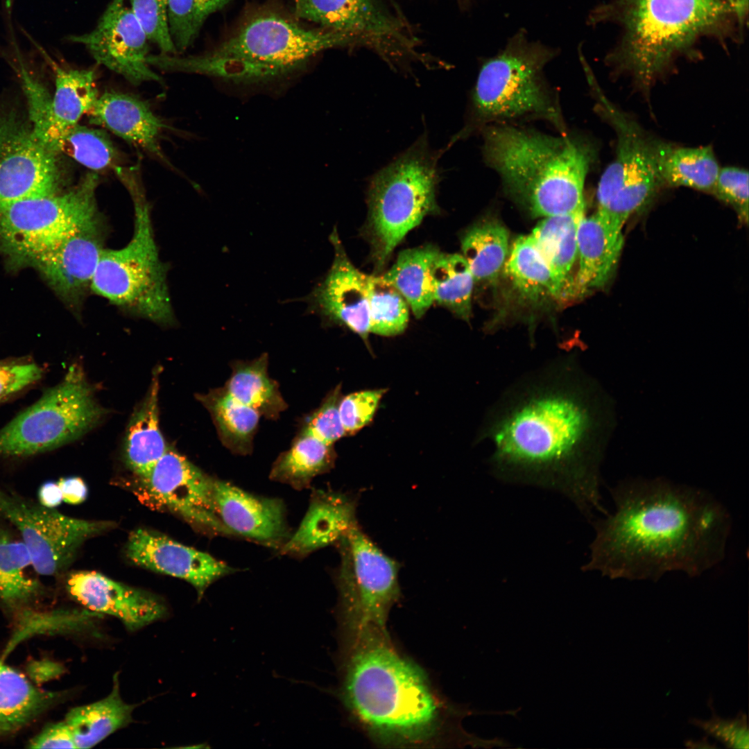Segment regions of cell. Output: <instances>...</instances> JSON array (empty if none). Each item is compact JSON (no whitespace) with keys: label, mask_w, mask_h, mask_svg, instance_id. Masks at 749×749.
<instances>
[{"label":"cell","mask_w":749,"mask_h":749,"mask_svg":"<svg viewBox=\"0 0 749 749\" xmlns=\"http://www.w3.org/2000/svg\"><path fill=\"white\" fill-rule=\"evenodd\" d=\"M577 366L562 358L520 379L490 411L481 438L492 445L499 479L557 490L588 516L608 514L601 503L595 410Z\"/></svg>","instance_id":"obj_1"},{"label":"cell","mask_w":749,"mask_h":749,"mask_svg":"<svg viewBox=\"0 0 749 749\" xmlns=\"http://www.w3.org/2000/svg\"><path fill=\"white\" fill-rule=\"evenodd\" d=\"M610 493L615 510L594 523L584 571L630 580L696 577L725 558L732 517L707 490L658 479L626 481Z\"/></svg>","instance_id":"obj_2"},{"label":"cell","mask_w":749,"mask_h":749,"mask_svg":"<svg viewBox=\"0 0 749 749\" xmlns=\"http://www.w3.org/2000/svg\"><path fill=\"white\" fill-rule=\"evenodd\" d=\"M344 636L340 695L359 726L390 746L437 738L442 706L424 671L397 650L387 630L363 627Z\"/></svg>","instance_id":"obj_3"},{"label":"cell","mask_w":749,"mask_h":749,"mask_svg":"<svg viewBox=\"0 0 749 749\" xmlns=\"http://www.w3.org/2000/svg\"><path fill=\"white\" fill-rule=\"evenodd\" d=\"M733 15L730 5L721 0H606L589 11L587 23L617 28L618 40L605 62L648 95L699 40L728 33Z\"/></svg>","instance_id":"obj_4"},{"label":"cell","mask_w":749,"mask_h":749,"mask_svg":"<svg viewBox=\"0 0 749 749\" xmlns=\"http://www.w3.org/2000/svg\"><path fill=\"white\" fill-rule=\"evenodd\" d=\"M483 157L507 193L533 216L585 212L583 190L597 148L583 135H551L496 123L481 132Z\"/></svg>","instance_id":"obj_5"},{"label":"cell","mask_w":749,"mask_h":749,"mask_svg":"<svg viewBox=\"0 0 749 749\" xmlns=\"http://www.w3.org/2000/svg\"><path fill=\"white\" fill-rule=\"evenodd\" d=\"M560 49L529 37L519 28L479 69L462 129L450 142L466 139L492 124L521 120L548 122L559 134L569 132L558 95L545 69Z\"/></svg>","instance_id":"obj_6"},{"label":"cell","mask_w":749,"mask_h":749,"mask_svg":"<svg viewBox=\"0 0 749 749\" xmlns=\"http://www.w3.org/2000/svg\"><path fill=\"white\" fill-rule=\"evenodd\" d=\"M139 172L138 166H121L115 171L133 203V232L122 248L103 250L90 290L123 311L171 325L174 313L167 267L159 255L150 205Z\"/></svg>","instance_id":"obj_7"},{"label":"cell","mask_w":749,"mask_h":749,"mask_svg":"<svg viewBox=\"0 0 749 749\" xmlns=\"http://www.w3.org/2000/svg\"><path fill=\"white\" fill-rule=\"evenodd\" d=\"M440 154L426 135L374 175L368 189V212L363 234L379 274L404 236L438 211Z\"/></svg>","instance_id":"obj_8"},{"label":"cell","mask_w":749,"mask_h":749,"mask_svg":"<svg viewBox=\"0 0 749 749\" xmlns=\"http://www.w3.org/2000/svg\"><path fill=\"white\" fill-rule=\"evenodd\" d=\"M583 71L596 101V110L610 124L617 137L615 157L599 182L598 211L623 226L663 187L655 161L656 137L609 101L589 66L584 67Z\"/></svg>","instance_id":"obj_9"},{"label":"cell","mask_w":749,"mask_h":749,"mask_svg":"<svg viewBox=\"0 0 749 749\" xmlns=\"http://www.w3.org/2000/svg\"><path fill=\"white\" fill-rule=\"evenodd\" d=\"M105 413L83 368L74 363L60 383L0 429V454L24 456L53 449L91 430Z\"/></svg>","instance_id":"obj_10"},{"label":"cell","mask_w":749,"mask_h":749,"mask_svg":"<svg viewBox=\"0 0 749 749\" xmlns=\"http://www.w3.org/2000/svg\"><path fill=\"white\" fill-rule=\"evenodd\" d=\"M98 173L85 174L64 193L0 207V247L16 263L33 262L99 215Z\"/></svg>","instance_id":"obj_11"},{"label":"cell","mask_w":749,"mask_h":749,"mask_svg":"<svg viewBox=\"0 0 749 749\" xmlns=\"http://www.w3.org/2000/svg\"><path fill=\"white\" fill-rule=\"evenodd\" d=\"M297 19L272 8H260L243 17L209 52L289 76L324 50L364 42L347 33L306 27Z\"/></svg>","instance_id":"obj_12"},{"label":"cell","mask_w":749,"mask_h":749,"mask_svg":"<svg viewBox=\"0 0 749 749\" xmlns=\"http://www.w3.org/2000/svg\"><path fill=\"white\" fill-rule=\"evenodd\" d=\"M341 561L335 575L343 630L386 628L400 596L399 564L386 556L357 523L336 544Z\"/></svg>","instance_id":"obj_13"},{"label":"cell","mask_w":749,"mask_h":749,"mask_svg":"<svg viewBox=\"0 0 749 749\" xmlns=\"http://www.w3.org/2000/svg\"><path fill=\"white\" fill-rule=\"evenodd\" d=\"M0 516L17 528L37 573L47 576L63 571L85 541L114 526L111 522L86 520L63 515L1 486Z\"/></svg>","instance_id":"obj_14"},{"label":"cell","mask_w":749,"mask_h":749,"mask_svg":"<svg viewBox=\"0 0 749 749\" xmlns=\"http://www.w3.org/2000/svg\"><path fill=\"white\" fill-rule=\"evenodd\" d=\"M58 153L13 109L0 110V207L59 193Z\"/></svg>","instance_id":"obj_15"},{"label":"cell","mask_w":749,"mask_h":749,"mask_svg":"<svg viewBox=\"0 0 749 749\" xmlns=\"http://www.w3.org/2000/svg\"><path fill=\"white\" fill-rule=\"evenodd\" d=\"M214 480L169 447L141 481L154 502L195 528L212 536H232L216 510Z\"/></svg>","instance_id":"obj_16"},{"label":"cell","mask_w":749,"mask_h":749,"mask_svg":"<svg viewBox=\"0 0 749 749\" xmlns=\"http://www.w3.org/2000/svg\"><path fill=\"white\" fill-rule=\"evenodd\" d=\"M67 40L83 44L96 62L133 85L162 81L147 63L148 37L126 0H112L92 31Z\"/></svg>","instance_id":"obj_17"},{"label":"cell","mask_w":749,"mask_h":749,"mask_svg":"<svg viewBox=\"0 0 749 749\" xmlns=\"http://www.w3.org/2000/svg\"><path fill=\"white\" fill-rule=\"evenodd\" d=\"M105 234V223L100 214L32 264L60 297L77 306L90 289Z\"/></svg>","instance_id":"obj_18"},{"label":"cell","mask_w":749,"mask_h":749,"mask_svg":"<svg viewBox=\"0 0 749 749\" xmlns=\"http://www.w3.org/2000/svg\"><path fill=\"white\" fill-rule=\"evenodd\" d=\"M126 553L135 565L191 584L198 599L211 584L235 571L209 553L144 528L130 534Z\"/></svg>","instance_id":"obj_19"},{"label":"cell","mask_w":749,"mask_h":749,"mask_svg":"<svg viewBox=\"0 0 749 749\" xmlns=\"http://www.w3.org/2000/svg\"><path fill=\"white\" fill-rule=\"evenodd\" d=\"M329 240L334 250L332 264L306 301L310 311L344 325L366 342L370 334L368 275L350 260L336 228Z\"/></svg>","instance_id":"obj_20"},{"label":"cell","mask_w":749,"mask_h":749,"mask_svg":"<svg viewBox=\"0 0 749 749\" xmlns=\"http://www.w3.org/2000/svg\"><path fill=\"white\" fill-rule=\"evenodd\" d=\"M69 594L85 609L119 619L130 631L163 619L162 601L145 590L114 580L94 571H77L66 580Z\"/></svg>","instance_id":"obj_21"},{"label":"cell","mask_w":749,"mask_h":749,"mask_svg":"<svg viewBox=\"0 0 749 749\" xmlns=\"http://www.w3.org/2000/svg\"><path fill=\"white\" fill-rule=\"evenodd\" d=\"M214 502L220 520L232 536L279 550L292 534L281 499L257 496L215 479Z\"/></svg>","instance_id":"obj_22"},{"label":"cell","mask_w":749,"mask_h":749,"mask_svg":"<svg viewBox=\"0 0 749 749\" xmlns=\"http://www.w3.org/2000/svg\"><path fill=\"white\" fill-rule=\"evenodd\" d=\"M298 19L320 28L356 36L365 42L400 40L397 22L382 10L376 0H293Z\"/></svg>","instance_id":"obj_23"},{"label":"cell","mask_w":749,"mask_h":749,"mask_svg":"<svg viewBox=\"0 0 749 749\" xmlns=\"http://www.w3.org/2000/svg\"><path fill=\"white\" fill-rule=\"evenodd\" d=\"M623 226L599 211L583 215L577 228L575 297L603 289L613 277L623 246Z\"/></svg>","instance_id":"obj_24"},{"label":"cell","mask_w":749,"mask_h":749,"mask_svg":"<svg viewBox=\"0 0 749 749\" xmlns=\"http://www.w3.org/2000/svg\"><path fill=\"white\" fill-rule=\"evenodd\" d=\"M354 499L332 491L314 490L308 509L293 534L279 549L280 553L303 558L336 544L356 524Z\"/></svg>","instance_id":"obj_25"},{"label":"cell","mask_w":749,"mask_h":749,"mask_svg":"<svg viewBox=\"0 0 749 749\" xmlns=\"http://www.w3.org/2000/svg\"><path fill=\"white\" fill-rule=\"evenodd\" d=\"M87 115L90 123L105 128L166 162L160 146L166 125L141 99L122 92H105L98 96Z\"/></svg>","instance_id":"obj_26"},{"label":"cell","mask_w":749,"mask_h":749,"mask_svg":"<svg viewBox=\"0 0 749 749\" xmlns=\"http://www.w3.org/2000/svg\"><path fill=\"white\" fill-rule=\"evenodd\" d=\"M585 212L545 217L531 236L547 264L558 300L575 297L574 266L577 253V228Z\"/></svg>","instance_id":"obj_27"},{"label":"cell","mask_w":749,"mask_h":749,"mask_svg":"<svg viewBox=\"0 0 749 749\" xmlns=\"http://www.w3.org/2000/svg\"><path fill=\"white\" fill-rule=\"evenodd\" d=\"M159 368H156L144 399L135 410L127 427L124 456L129 468L141 480L152 470L169 449L159 425Z\"/></svg>","instance_id":"obj_28"},{"label":"cell","mask_w":749,"mask_h":749,"mask_svg":"<svg viewBox=\"0 0 749 749\" xmlns=\"http://www.w3.org/2000/svg\"><path fill=\"white\" fill-rule=\"evenodd\" d=\"M655 161L663 187L712 192L720 167L711 146L687 147L656 138Z\"/></svg>","instance_id":"obj_29"},{"label":"cell","mask_w":749,"mask_h":749,"mask_svg":"<svg viewBox=\"0 0 749 749\" xmlns=\"http://www.w3.org/2000/svg\"><path fill=\"white\" fill-rule=\"evenodd\" d=\"M137 706L123 700L119 675L116 673L112 678V690L107 696L71 709L64 721L72 733L76 748H90L132 723V713Z\"/></svg>","instance_id":"obj_30"},{"label":"cell","mask_w":749,"mask_h":749,"mask_svg":"<svg viewBox=\"0 0 749 749\" xmlns=\"http://www.w3.org/2000/svg\"><path fill=\"white\" fill-rule=\"evenodd\" d=\"M53 67L55 89L52 96V149L58 153V144L64 132L88 114L98 94L93 69H64L55 63Z\"/></svg>","instance_id":"obj_31"},{"label":"cell","mask_w":749,"mask_h":749,"mask_svg":"<svg viewBox=\"0 0 749 749\" xmlns=\"http://www.w3.org/2000/svg\"><path fill=\"white\" fill-rule=\"evenodd\" d=\"M460 243L474 284L494 282L503 271L510 251L505 226L497 219L483 218L466 230Z\"/></svg>","instance_id":"obj_32"},{"label":"cell","mask_w":749,"mask_h":749,"mask_svg":"<svg viewBox=\"0 0 749 749\" xmlns=\"http://www.w3.org/2000/svg\"><path fill=\"white\" fill-rule=\"evenodd\" d=\"M196 397L209 412L222 444L234 454H249L260 414L232 397L224 387Z\"/></svg>","instance_id":"obj_33"},{"label":"cell","mask_w":749,"mask_h":749,"mask_svg":"<svg viewBox=\"0 0 749 749\" xmlns=\"http://www.w3.org/2000/svg\"><path fill=\"white\" fill-rule=\"evenodd\" d=\"M440 252L432 245L404 250L381 274L404 296L417 318L422 317L433 303L430 269Z\"/></svg>","instance_id":"obj_34"},{"label":"cell","mask_w":749,"mask_h":749,"mask_svg":"<svg viewBox=\"0 0 749 749\" xmlns=\"http://www.w3.org/2000/svg\"><path fill=\"white\" fill-rule=\"evenodd\" d=\"M335 458L333 445L300 431L289 449L273 464L270 478L302 490L309 487L314 477L329 470Z\"/></svg>","instance_id":"obj_35"},{"label":"cell","mask_w":749,"mask_h":749,"mask_svg":"<svg viewBox=\"0 0 749 749\" xmlns=\"http://www.w3.org/2000/svg\"><path fill=\"white\" fill-rule=\"evenodd\" d=\"M224 388L234 398L257 411L260 415L276 419L287 408L276 381L268 374V355L250 361H236Z\"/></svg>","instance_id":"obj_36"},{"label":"cell","mask_w":749,"mask_h":749,"mask_svg":"<svg viewBox=\"0 0 749 749\" xmlns=\"http://www.w3.org/2000/svg\"><path fill=\"white\" fill-rule=\"evenodd\" d=\"M37 575L21 539L0 526V601L11 607L30 602L42 589Z\"/></svg>","instance_id":"obj_37"},{"label":"cell","mask_w":749,"mask_h":749,"mask_svg":"<svg viewBox=\"0 0 749 749\" xmlns=\"http://www.w3.org/2000/svg\"><path fill=\"white\" fill-rule=\"evenodd\" d=\"M433 302L470 321L474 281L461 254L440 252L430 269Z\"/></svg>","instance_id":"obj_38"},{"label":"cell","mask_w":749,"mask_h":749,"mask_svg":"<svg viewBox=\"0 0 749 749\" xmlns=\"http://www.w3.org/2000/svg\"><path fill=\"white\" fill-rule=\"evenodd\" d=\"M503 271L524 298L537 301L546 295L555 298L551 270L531 235L520 236L514 241Z\"/></svg>","instance_id":"obj_39"},{"label":"cell","mask_w":749,"mask_h":749,"mask_svg":"<svg viewBox=\"0 0 749 749\" xmlns=\"http://www.w3.org/2000/svg\"><path fill=\"white\" fill-rule=\"evenodd\" d=\"M51 696L0 661V732L21 727L39 713Z\"/></svg>","instance_id":"obj_40"},{"label":"cell","mask_w":749,"mask_h":749,"mask_svg":"<svg viewBox=\"0 0 749 749\" xmlns=\"http://www.w3.org/2000/svg\"><path fill=\"white\" fill-rule=\"evenodd\" d=\"M370 333L384 336L402 334L409 319V305L381 274L368 275Z\"/></svg>","instance_id":"obj_41"},{"label":"cell","mask_w":749,"mask_h":749,"mask_svg":"<svg viewBox=\"0 0 749 749\" xmlns=\"http://www.w3.org/2000/svg\"><path fill=\"white\" fill-rule=\"evenodd\" d=\"M58 154L64 153L80 164L98 171L119 166V153L103 130L78 123L67 130L58 144Z\"/></svg>","instance_id":"obj_42"},{"label":"cell","mask_w":749,"mask_h":749,"mask_svg":"<svg viewBox=\"0 0 749 749\" xmlns=\"http://www.w3.org/2000/svg\"><path fill=\"white\" fill-rule=\"evenodd\" d=\"M232 1L169 0V29L177 53L184 51L193 44L209 15Z\"/></svg>","instance_id":"obj_43"},{"label":"cell","mask_w":749,"mask_h":749,"mask_svg":"<svg viewBox=\"0 0 749 749\" xmlns=\"http://www.w3.org/2000/svg\"><path fill=\"white\" fill-rule=\"evenodd\" d=\"M20 78L28 102V120L33 131L52 150V96L40 82L33 78L22 67Z\"/></svg>","instance_id":"obj_44"},{"label":"cell","mask_w":749,"mask_h":749,"mask_svg":"<svg viewBox=\"0 0 749 749\" xmlns=\"http://www.w3.org/2000/svg\"><path fill=\"white\" fill-rule=\"evenodd\" d=\"M130 8L144 30L148 41L162 53L176 55L168 24L169 0H129Z\"/></svg>","instance_id":"obj_45"},{"label":"cell","mask_w":749,"mask_h":749,"mask_svg":"<svg viewBox=\"0 0 749 749\" xmlns=\"http://www.w3.org/2000/svg\"><path fill=\"white\" fill-rule=\"evenodd\" d=\"M341 397V386L338 385L308 417L300 432L330 445L345 436L338 411Z\"/></svg>","instance_id":"obj_46"},{"label":"cell","mask_w":749,"mask_h":749,"mask_svg":"<svg viewBox=\"0 0 749 749\" xmlns=\"http://www.w3.org/2000/svg\"><path fill=\"white\" fill-rule=\"evenodd\" d=\"M711 193L730 205L742 222L748 223V171L735 166L721 168Z\"/></svg>","instance_id":"obj_47"},{"label":"cell","mask_w":749,"mask_h":749,"mask_svg":"<svg viewBox=\"0 0 749 749\" xmlns=\"http://www.w3.org/2000/svg\"><path fill=\"white\" fill-rule=\"evenodd\" d=\"M384 393L383 389L368 390L341 397L338 411L346 434L357 432L371 421Z\"/></svg>","instance_id":"obj_48"},{"label":"cell","mask_w":749,"mask_h":749,"mask_svg":"<svg viewBox=\"0 0 749 749\" xmlns=\"http://www.w3.org/2000/svg\"><path fill=\"white\" fill-rule=\"evenodd\" d=\"M708 720L692 718L689 723L700 728L729 748H748L749 734L746 715L741 714L735 718L725 719L712 711Z\"/></svg>","instance_id":"obj_49"},{"label":"cell","mask_w":749,"mask_h":749,"mask_svg":"<svg viewBox=\"0 0 749 749\" xmlns=\"http://www.w3.org/2000/svg\"><path fill=\"white\" fill-rule=\"evenodd\" d=\"M42 369L35 363L0 361V401L39 380Z\"/></svg>","instance_id":"obj_50"},{"label":"cell","mask_w":749,"mask_h":749,"mask_svg":"<svg viewBox=\"0 0 749 749\" xmlns=\"http://www.w3.org/2000/svg\"><path fill=\"white\" fill-rule=\"evenodd\" d=\"M31 748H76L72 733L61 721L46 728L30 743Z\"/></svg>","instance_id":"obj_51"},{"label":"cell","mask_w":749,"mask_h":749,"mask_svg":"<svg viewBox=\"0 0 749 749\" xmlns=\"http://www.w3.org/2000/svg\"><path fill=\"white\" fill-rule=\"evenodd\" d=\"M58 483L60 488L62 500L71 505L83 503L87 497L88 490L82 479L71 476L60 479Z\"/></svg>","instance_id":"obj_52"},{"label":"cell","mask_w":749,"mask_h":749,"mask_svg":"<svg viewBox=\"0 0 749 749\" xmlns=\"http://www.w3.org/2000/svg\"><path fill=\"white\" fill-rule=\"evenodd\" d=\"M39 503L46 508H55L62 500V495L58 482L47 481L38 490Z\"/></svg>","instance_id":"obj_53"},{"label":"cell","mask_w":749,"mask_h":749,"mask_svg":"<svg viewBox=\"0 0 749 749\" xmlns=\"http://www.w3.org/2000/svg\"><path fill=\"white\" fill-rule=\"evenodd\" d=\"M726 2L734 10L739 24L743 25L748 14V0H726Z\"/></svg>","instance_id":"obj_54"}]
</instances>
